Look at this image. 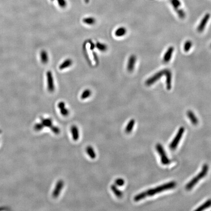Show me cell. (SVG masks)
Masks as SVG:
<instances>
[{
	"label": "cell",
	"instance_id": "cell-1",
	"mask_svg": "<svg viewBox=\"0 0 211 211\" xmlns=\"http://www.w3.org/2000/svg\"><path fill=\"white\" fill-rule=\"evenodd\" d=\"M176 182L170 181V182L163 184L161 186L153 188V189H149L148 190L143 191V192L140 193L139 194H137L134 197V200L135 201H138L143 199V198H145L147 197L153 196L155 194L161 193L164 191L173 189L176 187Z\"/></svg>",
	"mask_w": 211,
	"mask_h": 211
},
{
	"label": "cell",
	"instance_id": "cell-2",
	"mask_svg": "<svg viewBox=\"0 0 211 211\" xmlns=\"http://www.w3.org/2000/svg\"><path fill=\"white\" fill-rule=\"evenodd\" d=\"M208 165L206 164H204L202 167L201 172L196 176L194 177L189 183L187 184L185 186L186 190L190 191L193 189V188L197 184L198 181H200L202 178H204L206 176V174L208 173Z\"/></svg>",
	"mask_w": 211,
	"mask_h": 211
},
{
	"label": "cell",
	"instance_id": "cell-3",
	"mask_svg": "<svg viewBox=\"0 0 211 211\" xmlns=\"http://www.w3.org/2000/svg\"><path fill=\"white\" fill-rule=\"evenodd\" d=\"M155 148L157 150L159 155H160L161 159V162L164 165H169L170 163V160L167 155L165 149L163 148L161 144L158 143L155 146Z\"/></svg>",
	"mask_w": 211,
	"mask_h": 211
},
{
	"label": "cell",
	"instance_id": "cell-4",
	"mask_svg": "<svg viewBox=\"0 0 211 211\" xmlns=\"http://www.w3.org/2000/svg\"><path fill=\"white\" fill-rule=\"evenodd\" d=\"M185 131V128L184 127H180L178 130L176 137H174L173 140L170 143L169 147L171 150H174L177 148L178 144L179 143L180 140H181L182 135Z\"/></svg>",
	"mask_w": 211,
	"mask_h": 211
},
{
	"label": "cell",
	"instance_id": "cell-5",
	"mask_svg": "<svg viewBox=\"0 0 211 211\" xmlns=\"http://www.w3.org/2000/svg\"><path fill=\"white\" fill-rule=\"evenodd\" d=\"M166 70H162L161 71H160L159 72H157L156 74H155L154 75L152 76L151 77L149 78L148 80L146 82V85L147 86L152 85V84H154L155 82H156L163 75H164L165 74Z\"/></svg>",
	"mask_w": 211,
	"mask_h": 211
},
{
	"label": "cell",
	"instance_id": "cell-6",
	"mask_svg": "<svg viewBox=\"0 0 211 211\" xmlns=\"http://www.w3.org/2000/svg\"><path fill=\"white\" fill-rule=\"evenodd\" d=\"M47 89L49 92H52L54 91V85L53 74L50 71H47Z\"/></svg>",
	"mask_w": 211,
	"mask_h": 211
},
{
	"label": "cell",
	"instance_id": "cell-7",
	"mask_svg": "<svg viewBox=\"0 0 211 211\" xmlns=\"http://www.w3.org/2000/svg\"><path fill=\"white\" fill-rule=\"evenodd\" d=\"M64 185V182L62 180H60L57 182L55 189H54L53 193V196L54 198H57L60 194L61 191L63 189Z\"/></svg>",
	"mask_w": 211,
	"mask_h": 211
},
{
	"label": "cell",
	"instance_id": "cell-8",
	"mask_svg": "<svg viewBox=\"0 0 211 211\" xmlns=\"http://www.w3.org/2000/svg\"><path fill=\"white\" fill-rule=\"evenodd\" d=\"M210 15L209 13H207L204 17H203L202 20L201 21L200 23L199 24L198 27H197V31L198 32H202L204 29L205 27L206 26V24L208 22L209 19H210Z\"/></svg>",
	"mask_w": 211,
	"mask_h": 211
},
{
	"label": "cell",
	"instance_id": "cell-9",
	"mask_svg": "<svg viewBox=\"0 0 211 211\" xmlns=\"http://www.w3.org/2000/svg\"><path fill=\"white\" fill-rule=\"evenodd\" d=\"M137 58L135 55H132L130 57L128 63L127 69L129 72L133 71L134 68Z\"/></svg>",
	"mask_w": 211,
	"mask_h": 211
},
{
	"label": "cell",
	"instance_id": "cell-10",
	"mask_svg": "<svg viewBox=\"0 0 211 211\" xmlns=\"http://www.w3.org/2000/svg\"><path fill=\"white\" fill-rule=\"evenodd\" d=\"M173 50H174V48L173 47H170L168 49L167 51H166V53H165V54L163 57V61L164 63H167L169 62L170 58L172 57Z\"/></svg>",
	"mask_w": 211,
	"mask_h": 211
},
{
	"label": "cell",
	"instance_id": "cell-11",
	"mask_svg": "<svg viewBox=\"0 0 211 211\" xmlns=\"http://www.w3.org/2000/svg\"><path fill=\"white\" fill-rule=\"evenodd\" d=\"M165 75L166 77L167 89L168 90H170L171 88V82H172V76L171 71L170 70L166 69Z\"/></svg>",
	"mask_w": 211,
	"mask_h": 211
},
{
	"label": "cell",
	"instance_id": "cell-12",
	"mask_svg": "<svg viewBox=\"0 0 211 211\" xmlns=\"http://www.w3.org/2000/svg\"><path fill=\"white\" fill-rule=\"evenodd\" d=\"M187 115L189 119L190 120L191 123L194 125H197L198 123V120L197 118V116H195L194 113H193L191 110H188L187 112Z\"/></svg>",
	"mask_w": 211,
	"mask_h": 211
},
{
	"label": "cell",
	"instance_id": "cell-13",
	"mask_svg": "<svg viewBox=\"0 0 211 211\" xmlns=\"http://www.w3.org/2000/svg\"><path fill=\"white\" fill-rule=\"evenodd\" d=\"M71 132L74 140H77L79 138V131L78 128L76 126H72L71 128Z\"/></svg>",
	"mask_w": 211,
	"mask_h": 211
},
{
	"label": "cell",
	"instance_id": "cell-14",
	"mask_svg": "<svg viewBox=\"0 0 211 211\" xmlns=\"http://www.w3.org/2000/svg\"><path fill=\"white\" fill-rule=\"evenodd\" d=\"M135 120L131 119L128 122L127 125L126 126V128H125V131L127 134H130L132 131H133V128H134V125H135Z\"/></svg>",
	"mask_w": 211,
	"mask_h": 211
},
{
	"label": "cell",
	"instance_id": "cell-15",
	"mask_svg": "<svg viewBox=\"0 0 211 211\" xmlns=\"http://www.w3.org/2000/svg\"><path fill=\"white\" fill-rule=\"evenodd\" d=\"M111 190L114 193V194L118 198H121L123 197V192L121 191L118 188H117L115 185H112L111 186Z\"/></svg>",
	"mask_w": 211,
	"mask_h": 211
},
{
	"label": "cell",
	"instance_id": "cell-16",
	"mask_svg": "<svg viewBox=\"0 0 211 211\" xmlns=\"http://www.w3.org/2000/svg\"><path fill=\"white\" fill-rule=\"evenodd\" d=\"M211 206V199H209L206 201V202L203 203V204L201 205L200 206H199L198 208H197L195 210L199 211H203V210H205L206 209L209 208Z\"/></svg>",
	"mask_w": 211,
	"mask_h": 211
},
{
	"label": "cell",
	"instance_id": "cell-17",
	"mask_svg": "<svg viewBox=\"0 0 211 211\" xmlns=\"http://www.w3.org/2000/svg\"><path fill=\"white\" fill-rule=\"evenodd\" d=\"M72 64V61L71 59H67L59 66V69L61 70H64L65 68H68Z\"/></svg>",
	"mask_w": 211,
	"mask_h": 211
},
{
	"label": "cell",
	"instance_id": "cell-18",
	"mask_svg": "<svg viewBox=\"0 0 211 211\" xmlns=\"http://www.w3.org/2000/svg\"><path fill=\"white\" fill-rule=\"evenodd\" d=\"M86 152L87 154L89 155V157L92 159H95L96 156L95 152L92 146H88L86 148Z\"/></svg>",
	"mask_w": 211,
	"mask_h": 211
},
{
	"label": "cell",
	"instance_id": "cell-19",
	"mask_svg": "<svg viewBox=\"0 0 211 211\" xmlns=\"http://www.w3.org/2000/svg\"><path fill=\"white\" fill-rule=\"evenodd\" d=\"M41 59L42 63L44 64H46L49 61V56L47 51L45 50H42L41 53Z\"/></svg>",
	"mask_w": 211,
	"mask_h": 211
},
{
	"label": "cell",
	"instance_id": "cell-20",
	"mask_svg": "<svg viewBox=\"0 0 211 211\" xmlns=\"http://www.w3.org/2000/svg\"><path fill=\"white\" fill-rule=\"evenodd\" d=\"M42 123L43 124L44 127H47L50 128L53 126V121L50 118H47L45 119L44 118H41Z\"/></svg>",
	"mask_w": 211,
	"mask_h": 211
},
{
	"label": "cell",
	"instance_id": "cell-21",
	"mask_svg": "<svg viewBox=\"0 0 211 211\" xmlns=\"http://www.w3.org/2000/svg\"><path fill=\"white\" fill-rule=\"evenodd\" d=\"M127 30L124 27H121L116 30L115 32V35L117 37H121L126 34Z\"/></svg>",
	"mask_w": 211,
	"mask_h": 211
},
{
	"label": "cell",
	"instance_id": "cell-22",
	"mask_svg": "<svg viewBox=\"0 0 211 211\" xmlns=\"http://www.w3.org/2000/svg\"><path fill=\"white\" fill-rule=\"evenodd\" d=\"M83 22L87 25H93L95 23V19L92 17H88L84 18L83 20Z\"/></svg>",
	"mask_w": 211,
	"mask_h": 211
},
{
	"label": "cell",
	"instance_id": "cell-23",
	"mask_svg": "<svg viewBox=\"0 0 211 211\" xmlns=\"http://www.w3.org/2000/svg\"><path fill=\"white\" fill-rule=\"evenodd\" d=\"M92 92L89 89H85L83 93H82L81 95V98L82 99H85L88 98V97H89L91 95Z\"/></svg>",
	"mask_w": 211,
	"mask_h": 211
},
{
	"label": "cell",
	"instance_id": "cell-24",
	"mask_svg": "<svg viewBox=\"0 0 211 211\" xmlns=\"http://www.w3.org/2000/svg\"><path fill=\"white\" fill-rule=\"evenodd\" d=\"M96 47L101 51H105L107 50V46L104 44L97 42L96 44Z\"/></svg>",
	"mask_w": 211,
	"mask_h": 211
},
{
	"label": "cell",
	"instance_id": "cell-25",
	"mask_svg": "<svg viewBox=\"0 0 211 211\" xmlns=\"http://www.w3.org/2000/svg\"><path fill=\"white\" fill-rule=\"evenodd\" d=\"M170 3L176 11L181 6V2L179 0H170Z\"/></svg>",
	"mask_w": 211,
	"mask_h": 211
},
{
	"label": "cell",
	"instance_id": "cell-26",
	"mask_svg": "<svg viewBox=\"0 0 211 211\" xmlns=\"http://www.w3.org/2000/svg\"><path fill=\"white\" fill-rule=\"evenodd\" d=\"M192 46V42L190 41H187L185 42L184 46V50L185 52H188Z\"/></svg>",
	"mask_w": 211,
	"mask_h": 211
},
{
	"label": "cell",
	"instance_id": "cell-27",
	"mask_svg": "<svg viewBox=\"0 0 211 211\" xmlns=\"http://www.w3.org/2000/svg\"><path fill=\"white\" fill-rule=\"evenodd\" d=\"M124 180L123 179H122V178H117L115 181L116 185H117V186H122L123 185H124Z\"/></svg>",
	"mask_w": 211,
	"mask_h": 211
},
{
	"label": "cell",
	"instance_id": "cell-28",
	"mask_svg": "<svg viewBox=\"0 0 211 211\" xmlns=\"http://www.w3.org/2000/svg\"><path fill=\"white\" fill-rule=\"evenodd\" d=\"M176 11L177 14L180 18L183 19L185 18V13L182 9H177Z\"/></svg>",
	"mask_w": 211,
	"mask_h": 211
},
{
	"label": "cell",
	"instance_id": "cell-29",
	"mask_svg": "<svg viewBox=\"0 0 211 211\" xmlns=\"http://www.w3.org/2000/svg\"><path fill=\"white\" fill-rule=\"evenodd\" d=\"M44 128V126L43 124L38 123L35 125L34 128L36 131H40L42 130Z\"/></svg>",
	"mask_w": 211,
	"mask_h": 211
},
{
	"label": "cell",
	"instance_id": "cell-30",
	"mask_svg": "<svg viewBox=\"0 0 211 211\" xmlns=\"http://www.w3.org/2000/svg\"><path fill=\"white\" fill-rule=\"evenodd\" d=\"M60 113L62 116H67L69 114V111L68 109L65 108V107L63 109H60Z\"/></svg>",
	"mask_w": 211,
	"mask_h": 211
},
{
	"label": "cell",
	"instance_id": "cell-31",
	"mask_svg": "<svg viewBox=\"0 0 211 211\" xmlns=\"http://www.w3.org/2000/svg\"><path fill=\"white\" fill-rule=\"evenodd\" d=\"M50 128H51V131L56 134H58L60 133V130L56 126H53Z\"/></svg>",
	"mask_w": 211,
	"mask_h": 211
},
{
	"label": "cell",
	"instance_id": "cell-32",
	"mask_svg": "<svg viewBox=\"0 0 211 211\" xmlns=\"http://www.w3.org/2000/svg\"><path fill=\"white\" fill-rule=\"evenodd\" d=\"M59 5L62 8L66 7V2L65 0H57Z\"/></svg>",
	"mask_w": 211,
	"mask_h": 211
},
{
	"label": "cell",
	"instance_id": "cell-33",
	"mask_svg": "<svg viewBox=\"0 0 211 211\" xmlns=\"http://www.w3.org/2000/svg\"><path fill=\"white\" fill-rule=\"evenodd\" d=\"M58 108L60 109H63L65 107V104L63 102H61L58 104Z\"/></svg>",
	"mask_w": 211,
	"mask_h": 211
},
{
	"label": "cell",
	"instance_id": "cell-34",
	"mask_svg": "<svg viewBox=\"0 0 211 211\" xmlns=\"http://www.w3.org/2000/svg\"><path fill=\"white\" fill-rule=\"evenodd\" d=\"M90 43H91L90 44H91V49H92V50H93V49H95V45H94L91 41H90Z\"/></svg>",
	"mask_w": 211,
	"mask_h": 211
},
{
	"label": "cell",
	"instance_id": "cell-35",
	"mask_svg": "<svg viewBox=\"0 0 211 211\" xmlns=\"http://www.w3.org/2000/svg\"><path fill=\"white\" fill-rule=\"evenodd\" d=\"M1 131H0V133H1Z\"/></svg>",
	"mask_w": 211,
	"mask_h": 211
},
{
	"label": "cell",
	"instance_id": "cell-36",
	"mask_svg": "<svg viewBox=\"0 0 211 211\" xmlns=\"http://www.w3.org/2000/svg\"></svg>",
	"mask_w": 211,
	"mask_h": 211
}]
</instances>
